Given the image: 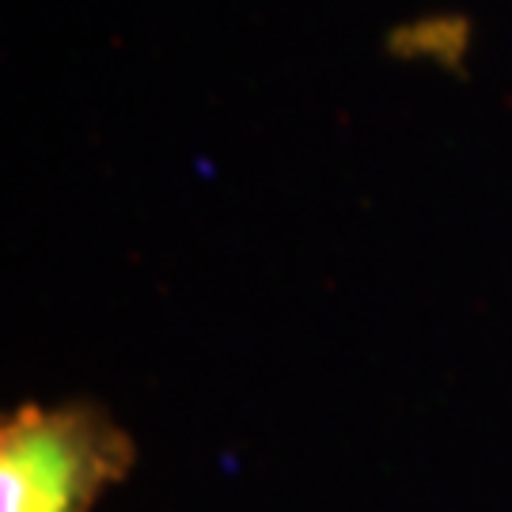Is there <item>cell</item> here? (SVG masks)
Returning <instances> with one entry per match:
<instances>
[{
    "mask_svg": "<svg viewBox=\"0 0 512 512\" xmlns=\"http://www.w3.org/2000/svg\"><path fill=\"white\" fill-rule=\"evenodd\" d=\"M137 444L92 399L19 403L0 418V512H92Z\"/></svg>",
    "mask_w": 512,
    "mask_h": 512,
    "instance_id": "6da1fadb",
    "label": "cell"
}]
</instances>
